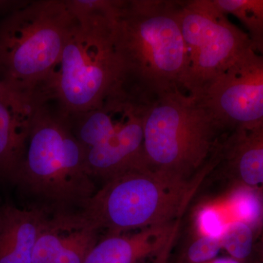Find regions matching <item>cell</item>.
<instances>
[{"label":"cell","mask_w":263,"mask_h":263,"mask_svg":"<svg viewBox=\"0 0 263 263\" xmlns=\"http://www.w3.org/2000/svg\"><path fill=\"white\" fill-rule=\"evenodd\" d=\"M178 9V0H119L114 41L121 84L152 97L183 90L187 55Z\"/></svg>","instance_id":"1"},{"label":"cell","mask_w":263,"mask_h":263,"mask_svg":"<svg viewBox=\"0 0 263 263\" xmlns=\"http://www.w3.org/2000/svg\"><path fill=\"white\" fill-rule=\"evenodd\" d=\"M85 156L70 114L53 99L39 100L13 183L34 197L46 214H75L97 192Z\"/></svg>","instance_id":"2"},{"label":"cell","mask_w":263,"mask_h":263,"mask_svg":"<svg viewBox=\"0 0 263 263\" xmlns=\"http://www.w3.org/2000/svg\"><path fill=\"white\" fill-rule=\"evenodd\" d=\"M76 23L42 93L66 112L87 111L120 84L114 47L117 0H68Z\"/></svg>","instance_id":"3"},{"label":"cell","mask_w":263,"mask_h":263,"mask_svg":"<svg viewBox=\"0 0 263 263\" xmlns=\"http://www.w3.org/2000/svg\"><path fill=\"white\" fill-rule=\"evenodd\" d=\"M197 186L182 176L134 170L104 182L84 208L70 216L106 234L164 226L176 222Z\"/></svg>","instance_id":"4"},{"label":"cell","mask_w":263,"mask_h":263,"mask_svg":"<svg viewBox=\"0 0 263 263\" xmlns=\"http://www.w3.org/2000/svg\"><path fill=\"white\" fill-rule=\"evenodd\" d=\"M76 23L68 0L29 2L0 21V84L17 94L41 91Z\"/></svg>","instance_id":"5"},{"label":"cell","mask_w":263,"mask_h":263,"mask_svg":"<svg viewBox=\"0 0 263 263\" xmlns=\"http://www.w3.org/2000/svg\"><path fill=\"white\" fill-rule=\"evenodd\" d=\"M224 129L198 99L181 89L159 95L143 122V150L154 171L188 179L214 155Z\"/></svg>","instance_id":"6"},{"label":"cell","mask_w":263,"mask_h":263,"mask_svg":"<svg viewBox=\"0 0 263 263\" xmlns=\"http://www.w3.org/2000/svg\"><path fill=\"white\" fill-rule=\"evenodd\" d=\"M178 15L187 55L183 90L199 98L253 48L214 0H179Z\"/></svg>","instance_id":"7"},{"label":"cell","mask_w":263,"mask_h":263,"mask_svg":"<svg viewBox=\"0 0 263 263\" xmlns=\"http://www.w3.org/2000/svg\"><path fill=\"white\" fill-rule=\"evenodd\" d=\"M196 98L227 133L259 125L263 122V56L249 51Z\"/></svg>","instance_id":"8"},{"label":"cell","mask_w":263,"mask_h":263,"mask_svg":"<svg viewBox=\"0 0 263 263\" xmlns=\"http://www.w3.org/2000/svg\"><path fill=\"white\" fill-rule=\"evenodd\" d=\"M40 99L17 94L0 84V177L14 182L25 152L34 109Z\"/></svg>","instance_id":"9"},{"label":"cell","mask_w":263,"mask_h":263,"mask_svg":"<svg viewBox=\"0 0 263 263\" xmlns=\"http://www.w3.org/2000/svg\"><path fill=\"white\" fill-rule=\"evenodd\" d=\"M100 233L69 215L48 218L34 246L32 263H84Z\"/></svg>","instance_id":"10"},{"label":"cell","mask_w":263,"mask_h":263,"mask_svg":"<svg viewBox=\"0 0 263 263\" xmlns=\"http://www.w3.org/2000/svg\"><path fill=\"white\" fill-rule=\"evenodd\" d=\"M176 222L152 227L127 234H106L100 238L84 263H140L166 254L176 232Z\"/></svg>","instance_id":"11"},{"label":"cell","mask_w":263,"mask_h":263,"mask_svg":"<svg viewBox=\"0 0 263 263\" xmlns=\"http://www.w3.org/2000/svg\"><path fill=\"white\" fill-rule=\"evenodd\" d=\"M48 218L37 209L0 208V263H32L34 246Z\"/></svg>","instance_id":"12"},{"label":"cell","mask_w":263,"mask_h":263,"mask_svg":"<svg viewBox=\"0 0 263 263\" xmlns=\"http://www.w3.org/2000/svg\"><path fill=\"white\" fill-rule=\"evenodd\" d=\"M221 154L237 185L263 187V122L252 129L230 133Z\"/></svg>","instance_id":"13"},{"label":"cell","mask_w":263,"mask_h":263,"mask_svg":"<svg viewBox=\"0 0 263 263\" xmlns=\"http://www.w3.org/2000/svg\"><path fill=\"white\" fill-rule=\"evenodd\" d=\"M232 221L249 224L254 233L263 228V195L260 189L237 185L224 202Z\"/></svg>","instance_id":"14"},{"label":"cell","mask_w":263,"mask_h":263,"mask_svg":"<svg viewBox=\"0 0 263 263\" xmlns=\"http://www.w3.org/2000/svg\"><path fill=\"white\" fill-rule=\"evenodd\" d=\"M227 15L235 17L247 29L254 51L263 56V0H214Z\"/></svg>","instance_id":"15"},{"label":"cell","mask_w":263,"mask_h":263,"mask_svg":"<svg viewBox=\"0 0 263 263\" xmlns=\"http://www.w3.org/2000/svg\"><path fill=\"white\" fill-rule=\"evenodd\" d=\"M254 234L253 229L243 221H230L220 239L221 247L231 258L245 263L253 252Z\"/></svg>","instance_id":"16"},{"label":"cell","mask_w":263,"mask_h":263,"mask_svg":"<svg viewBox=\"0 0 263 263\" xmlns=\"http://www.w3.org/2000/svg\"><path fill=\"white\" fill-rule=\"evenodd\" d=\"M231 221L224 205L207 204L200 208L197 212V231L200 236L220 240L228 223Z\"/></svg>","instance_id":"17"},{"label":"cell","mask_w":263,"mask_h":263,"mask_svg":"<svg viewBox=\"0 0 263 263\" xmlns=\"http://www.w3.org/2000/svg\"><path fill=\"white\" fill-rule=\"evenodd\" d=\"M221 240L200 236L191 243L186 253V263H205L216 259L220 252Z\"/></svg>","instance_id":"18"},{"label":"cell","mask_w":263,"mask_h":263,"mask_svg":"<svg viewBox=\"0 0 263 263\" xmlns=\"http://www.w3.org/2000/svg\"><path fill=\"white\" fill-rule=\"evenodd\" d=\"M28 1H9V0H0V13H4L6 15L16 11L24 5L28 3Z\"/></svg>","instance_id":"19"},{"label":"cell","mask_w":263,"mask_h":263,"mask_svg":"<svg viewBox=\"0 0 263 263\" xmlns=\"http://www.w3.org/2000/svg\"><path fill=\"white\" fill-rule=\"evenodd\" d=\"M205 263H240L231 257H223V258L214 259V260Z\"/></svg>","instance_id":"20"},{"label":"cell","mask_w":263,"mask_h":263,"mask_svg":"<svg viewBox=\"0 0 263 263\" xmlns=\"http://www.w3.org/2000/svg\"><path fill=\"white\" fill-rule=\"evenodd\" d=\"M258 252L261 262L263 263V230L262 232V237H261L260 242H259Z\"/></svg>","instance_id":"21"},{"label":"cell","mask_w":263,"mask_h":263,"mask_svg":"<svg viewBox=\"0 0 263 263\" xmlns=\"http://www.w3.org/2000/svg\"><path fill=\"white\" fill-rule=\"evenodd\" d=\"M164 257H160L159 258V263H164Z\"/></svg>","instance_id":"22"},{"label":"cell","mask_w":263,"mask_h":263,"mask_svg":"<svg viewBox=\"0 0 263 263\" xmlns=\"http://www.w3.org/2000/svg\"><path fill=\"white\" fill-rule=\"evenodd\" d=\"M259 189H260L261 192H262V195H263V187H260Z\"/></svg>","instance_id":"23"}]
</instances>
